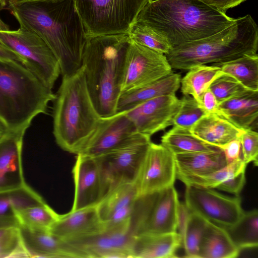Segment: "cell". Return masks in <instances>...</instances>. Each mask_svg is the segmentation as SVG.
<instances>
[{"label":"cell","instance_id":"cell-1","mask_svg":"<svg viewBox=\"0 0 258 258\" xmlns=\"http://www.w3.org/2000/svg\"><path fill=\"white\" fill-rule=\"evenodd\" d=\"M8 7L20 26L33 31L49 46L62 76L81 67L87 36L74 0H23Z\"/></svg>","mask_w":258,"mask_h":258},{"label":"cell","instance_id":"cell-2","mask_svg":"<svg viewBox=\"0 0 258 258\" xmlns=\"http://www.w3.org/2000/svg\"><path fill=\"white\" fill-rule=\"evenodd\" d=\"M235 19L199 0H150L136 22L163 37L172 48L219 32Z\"/></svg>","mask_w":258,"mask_h":258},{"label":"cell","instance_id":"cell-3","mask_svg":"<svg viewBox=\"0 0 258 258\" xmlns=\"http://www.w3.org/2000/svg\"><path fill=\"white\" fill-rule=\"evenodd\" d=\"M131 43L127 33L87 37L82 66L90 96L101 117L116 113Z\"/></svg>","mask_w":258,"mask_h":258},{"label":"cell","instance_id":"cell-4","mask_svg":"<svg viewBox=\"0 0 258 258\" xmlns=\"http://www.w3.org/2000/svg\"><path fill=\"white\" fill-rule=\"evenodd\" d=\"M53 134L63 150L78 154L101 118L90 96L81 67L63 76L53 100Z\"/></svg>","mask_w":258,"mask_h":258},{"label":"cell","instance_id":"cell-5","mask_svg":"<svg viewBox=\"0 0 258 258\" xmlns=\"http://www.w3.org/2000/svg\"><path fill=\"white\" fill-rule=\"evenodd\" d=\"M258 28L249 15L207 37L172 48L165 54L172 69L188 70L199 65L220 66L246 55L256 54Z\"/></svg>","mask_w":258,"mask_h":258},{"label":"cell","instance_id":"cell-6","mask_svg":"<svg viewBox=\"0 0 258 258\" xmlns=\"http://www.w3.org/2000/svg\"><path fill=\"white\" fill-rule=\"evenodd\" d=\"M55 98L23 64L0 59V120L8 130L27 129Z\"/></svg>","mask_w":258,"mask_h":258},{"label":"cell","instance_id":"cell-7","mask_svg":"<svg viewBox=\"0 0 258 258\" xmlns=\"http://www.w3.org/2000/svg\"><path fill=\"white\" fill-rule=\"evenodd\" d=\"M150 0H74L87 36L128 33Z\"/></svg>","mask_w":258,"mask_h":258},{"label":"cell","instance_id":"cell-8","mask_svg":"<svg viewBox=\"0 0 258 258\" xmlns=\"http://www.w3.org/2000/svg\"><path fill=\"white\" fill-rule=\"evenodd\" d=\"M4 8L0 5V12ZM0 43L18 54L23 60V65L46 87L52 89L61 74L60 67L40 37L23 26L18 30H11L0 15Z\"/></svg>","mask_w":258,"mask_h":258},{"label":"cell","instance_id":"cell-9","mask_svg":"<svg viewBox=\"0 0 258 258\" xmlns=\"http://www.w3.org/2000/svg\"><path fill=\"white\" fill-rule=\"evenodd\" d=\"M179 203L174 185L139 196L131 220L134 236L176 232Z\"/></svg>","mask_w":258,"mask_h":258},{"label":"cell","instance_id":"cell-10","mask_svg":"<svg viewBox=\"0 0 258 258\" xmlns=\"http://www.w3.org/2000/svg\"><path fill=\"white\" fill-rule=\"evenodd\" d=\"M152 142L151 137L137 133L127 143L96 158L106 195L124 184L136 183Z\"/></svg>","mask_w":258,"mask_h":258},{"label":"cell","instance_id":"cell-11","mask_svg":"<svg viewBox=\"0 0 258 258\" xmlns=\"http://www.w3.org/2000/svg\"><path fill=\"white\" fill-rule=\"evenodd\" d=\"M172 72L164 54L131 40L125 57L121 94L146 86Z\"/></svg>","mask_w":258,"mask_h":258},{"label":"cell","instance_id":"cell-12","mask_svg":"<svg viewBox=\"0 0 258 258\" xmlns=\"http://www.w3.org/2000/svg\"><path fill=\"white\" fill-rule=\"evenodd\" d=\"M184 197L191 212L223 228L235 223L244 212L239 196H225L211 188L186 185Z\"/></svg>","mask_w":258,"mask_h":258},{"label":"cell","instance_id":"cell-13","mask_svg":"<svg viewBox=\"0 0 258 258\" xmlns=\"http://www.w3.org/2000/svg\"><path fill=\"white\" fill-rule=\"evenodd\" d=\"M134 237L130 220L67 242L82 250L89 258H133Z\"/></svg>","mask_w":258,"mask_h":258},{"label":"cell","instance_id":"cell-14","mask_svg":"<svg viewBox=\"0 0 258 258\" xmlns=\"http://www.w3.org/2000/svg\"><path fill=\"white\" fill-rule=\"evenodd\" d=\"M176 179L173 154L161 144L152 142L136 181L139 196L174 185Z\"/></svg>","mask_w":258,"mask_h":258},{"label":"cell","instance_id":"cell-15","mask_svg":"<svg viewBox=\"0 0 258 258\" xmlns=\"http://www.w3.org/2000/svg\"><path fill=\"white\" fill-rule=\"evenodd\" d=\"M181 102L175 94L162 95L139 104L127 111L126 114L137 132L151 137L173 125Z\"/></svg>","mask_w":258,"mask_h":258},{"label":"cell","instance_id":"cell-16","mask_svg":"<svg viewBox=\"0 0 258 258\" xmlns=\"http://www.w3.org/2000/svg\"><path fill=\"white\" fill-rule=\"evenodd\" d=\"M126 112L101 117L93 134L79 154L96 157L129 141L138 132Z\"/></svg>","mask_w":258,"mask_h":258},{"label":"cell","instance_id":"cell-17","mask_svg":"<svg viewBox=\"0 0 258 258\" xmlns=\"http://www.w3.org/2000/svg\"><path fill=\"white\" fill-rule=\"evenodd\" d=\"M72 174L75 192L72 211L96 206L106 195L100 169L95 157L77 154Z\"/></svg>","mask_w":258,"mask_h":258},{"label":"cell","instance_id":"cell-18","mask_svg":"<svg viewBox=\"0 0 258 258\" xmlns=\"http://www.w3.org/2000/svg\"><path fill=\"white\" fill-rule=\"evenodd\" d=\"M26 128L7 130L0 136V191L26 184L22 146Z\"/></svg>","mask_w":258,"mask_h":258},{"label":"cell","instance_id":"cell-19","mask_svg":"<svg viewBox=\"0 0 258 258\" xmlns=\"http://www.w3.org/2000/svg\"><path fill=\"white\" fill-rule=\"evenodd\" d=\"M23 245L29 257L89 258L82 250L50 233L19 227Z\"/></svg>","mask_w":258,"mask_h":258},{"label":"cell","instance_id":"cell-20","mask_svg":"<svg viewBox=\"0 0 258 258\" xmlns=\"http://www.w3.org/2000/svg\"><path fill=\"white\" fill-rule=\"evenodd\" d=\"M139 197L136 182L120 185L108 193L97 205L104 228L130 221Z\"/></svg>","mask_w":258,"mask_h":258},{"label":"cell","instance_id":"cell-21","mask_svg":"<svg viewBox=\"0 0 258 258\" xmlns=\"http://www.w3.org/2000/svg\"><path fill=\"white\" fill-rule=\"evenodd\" d=\"M104 228L96 206L58 214L49 231L69 241L94 234Z\"/></svg>","mask_w":258,"mask_h":258},{"label":"cell","instance_id":"cell-22","mask_svg":"<svg viewBox=\"0 0 258 258\" xmlns=\"http://www.w3.org/2000/svg\"><path fill=\"white\" fill-rule=\"evenodd\" d=\"M219 107L225 118L236 126L257 130L258 91L246 90L219 102Z\"/></svg>","mask_w":258,"mask_h":258},{"label":"cell","instance_id":"cell-23","mask_svg":"<svg viewBox=\"0 0 258 258\" xmlns=\"http://www.w3.org/2000/svg\"><path fill=\"white\" fill-rule=\"evenodd\" d=\"M190 131L203 141L220 148L239 138L244 129L236 126L223 117L206 113L195 123Z\"/></svg>","mask_w":258,"mask_h":258},{"label":"cell","instance_id":"cell-24","mask_svg":"<svg viewBox=\"0 0 258 258\" xmlns=\"http://www.w3.org/2000/svg\"><path fill=\"white\" fill-rule=\"evenodd\" d=\"M181 246L177 232L134 236L132 252L133 258L176 257V252Z\"/></svg>","mask_w":258,"mask_h":258},{"label":"cell","instance_id":"cell-25","mask_svg":"<svg viewBox=\"0 0 258 258\" xmlns=\"http://www.w3.org/2000/svg\"><path fill=\"white\" fill-rule=\"evenodd\" d=\"M173 156L177 179L208 174L227 165L221 149L214 152H188Z\"/></svg>","mask_w":258,"mask_h":258},{"label":"cell","instance_id":"cell-26","mask_svg":"<svg viewBox=\"0 0 258 258\" xmlns=\"http://www.w3.org/2000/svg\"><path fill=\"white\" fill-rule=\"evenodd\" d=\"M181 79L179 74L172 72L146 86L121 94L118 101L116 112L128 111L156 97L175 94L180 87Z\"/></svg>","mask_w":258,"mask_h":258},{"label":"cell","instance_id":"cell-27","mask_svg":"<svg viewBox=\"0 0 258 258\" xmlns=\"http://www.w3.org/2000/svg\"><path fill=\"white\" fill-rule=\"evenodd\" d=\"M239 252L223 227L207 221L199 244L198 258H234Z\"/></svg>","mask_w":258,"mask_h":258},{"label":"cell","instance_id":"cell-28","mask_svg":"<svg viewBox=\"0 0 258 258\" xmlns=\"http://www.w3.org/2000/svg\"><path fill=\"white\" fill-rule=\"evenodd\" d=\"M161 145L173 154L188 152H214L220 148L209 144L194 136L190 130L174 126L166 132Z\"/></svg>","mask_w":258,"mask_h":258},{"label":"cell","instance_id":"cell-29","mask_svg":"<svg viewBox=\"0 0 258 258\" xmlns=\"http://www.w3.org/2000/svg\"><path fill=\"white\" fill-rule=\"evenodd\" d=\"M223 74L221 68L216 66L194 67L181 79V91L183 95L192 96L199 104L203 94L211 83Z\"/></svg>","mask_w":258,"mask_h":258},{"label":"cell","instance_id":"cell-30","mask_svg":"<svg viewBox=\"0 0 258 258\" xmlns=\"http://www.w3.org/2000/svg\"><path fill=\"white\" fill-rule=\"evenodd\" d=\"M45 203L27 184L0 191V217L16 218V213L27 207Z\"/></svg>","mask_w":258,"mask_h":258},{"label":"cell","instance_id":"cell-31","mask_svg":"<svg viewBox=\"0 0 258 258\" xmlns=\"http://www.w3.org/2000/svg\"><path fill=\"white\" fill-rule=\"evenodd\" d=\"M224 228L240 251L257 247L258 212L256 209L244 212L235 223Z\"/></svg>","mask_w":258,"mask_h":258},{"label":"cell","instance_id":"cell-32","mask_svg":"<svg viewBox=\"0 0 258 258\" xmlns=\"http://www.w3.org/2000/svg\"><path fill=\"white\" fill-rule=\"evenodd\" d=\"M225 74L236 79L246 89L258 91V55H246L220 66Z\"/></svg>","mask_w":258,"mask_h":258},{"label":"cell","instance_id":"cell-33","mask_svg":"<svg viewBox=\"0 0 258 258\" xmlns=\"http://www.w3.org/2000/svg\"><path fill=\"white\" fill-rule=\"evenodd\" d=\"M58 215L44 203L18 212L16 218L20 227L33 230H49Z\"/></svg>","mask_w":258,"mask_h":258},{"label":"cell","instance_id":"cell-34","mask_svg":"<svg viewBox=\"0 0 258 258\" xmlns=\"http://www.w3.org/2000/svg\"><path fill=\"white\" fill-rule=\"evenodd\" d=\"M246 165L241 157L209 174L182 177L178 179L181 181L185 185L215 188L218 185L230 177L245 171Z\"/></svg>","mask_w":258,"mask_h":258},{"label":"cell","instance_id":"cell-35","mask_svg":"<svg viewBox=\"0 0 258 258\" xmlns=\"http://www.w3.org/2000/svg\"><path fill=\"white\" fill-rule=\"evenodd\" d=\"M207 221L196 213L191 212L189 214L181 243L184 257L198 258L199 244Z\"/></svg>","mask_w":258,"mask_h":258},{"label":"cell","instance_id":"cell-36","mask_svg":"<svg viewBox=\"0 0 258 258\" xmlns=\"http://www.w3.org/2000/svg\"><path fill=\"white\" fill-rule=\"evenodd\" d=\"M128 34L133 42L164 54L172 49L165 38L151 28L137 22L132 26Z\"/></svg>","mask_w":258,"mask_h":258},{"label":"cell","instance_id":"cell-37","mask_svg":"<svg viewBox=\"0 0 258 258\" xmlns=\"http://www.w3.org/2000/svg\"><path fill=\"white\" fill-rule=\"evenodd\" d=\"M173 125L190 130L195 123L206 114L198 102L190 95H183Z\"/></svg>","mask_w":258,"mask_h":258},{"label":"cell","instance_id":"cell-38","mask_svg":"<svg viewBox=\"0 0 258 258\" xmlns=\"http://www.w3.org/2000/svg\"><path fill=\"white\" fill-rule=\"evenodd\" d=\"M209 89L213 93L218 103L248 90L236 79L225 73L217 78Z\"/></svg>","mask_w":258,"mask_h":258},{"label":"cell","instance_id":"cell-39","mask_svg":"<svg viewBox=\"0 0 258 258\" xmlns=\"http://www.w3.org/2000/svg\"><path fill=\"white\" fill-rule=\"evenodd\" d=\"M29 257L21 241L19 227L0 240V257Z\"/></svg>","mask_w":258,"mask_h":258},{"label":"cell","instance_id":"cell-40","mask_svg":"<svg viewBox=\"0 0 258 258\" xmlns=\"http://www.w3.org/2000/svg\"><path fill=\"white\" fill-rule=\"evenodd\" d=\"M241 146L242 158L247 164L253 162L258 165V134L251 129H245L239 137Z\"/></svg>","mask_w":258,"mask_h":258},{"label":"cell","instance_id":"cell-41","mask_svg":"<svg viewBox=\"0 0 258 258\" xmlns=\"http://www.w3.org/2000/svg\"><path fill=\"white\" fill-rule=\"evenodd\" d=\"M245 172H241L230 177L215 188L239 196L246 182Z\"/></svg>","mask_w":258,"mask_h":258},{"label":"cell","instance_id":"cell-42","mask_svg":"<svg viewBox=\"0 0 258 258\" xmlns=\"http://www.w3.org/2000/svg\"><path fill=\"white\" fill-rule=\"evenodd\" d=\"M199 104L206 113L214 114L225 118L219 107L218 101L210 89L204 93Z\"/></svg>","mask_w":258,"mask_h":258},{"label":"cell","instance_id":"cell-43","mask_svg":"<svg viewBox=\"0 0 258 258\" xmlns=\"http://www.w3.org/2000/svg\"><path fill=\"white\" fill-rule=\"evenodd\" d=\"M227 164L242 157L241 146L239 138L235 139L221 146Z\"/></svg>","mask_w":258,"mask_h":258},{"label":"cell","instance_id":"cell-44","mask_svg":"<svg viewBox=\"0 0 258 258\" xmlns=\"http://www.w3.org/2000/svg\"><path fill=\"white\" fill-rule=\"evenodd\" d=\"M209 7L226 14L229 9L235 7L246 0H199Z\"/></svg>","mask_w":258,"mask_h":258},{"label":"cell","instance_id":"cell-45","mask_svg":"<svg viewBox=\"0 0 258 258\" xmlns=\"http://www.w3.org/2000/svg\"><path fill=\"white\" fill-rule=\"evenodd\" d=\"M191 212L185 203L179 202L177 210L176 232L180 236L181 243L186 221Z\"/></svg>","mask_w":258,"mask_h":258},{"label":"cell","instance_id":"cell-46","mask_svg":"<svg viewBox=\"0 0 258 258\" xmlns=\"http://www.w3.org/2000/svg\"><path fill=\"white\" fill-rule=\"evenodd\" d=\"M0 59L15 61L23 64V60L18 54L1 43H0Z\"/></svg>","mask_w":258,"mask_h":258},{"label":"cell","instance_id":"cell-47","mask_svg":"<svg viewBox=\"0 0 258 258\" xmlns=\"http://www.w3.org/2000/svg\"><path fill=\"white\" fill-rule=\"evenodd\" d=\"M19 226V223L15 218L0 217V228Z\"/></svg>","mask_w":258,"mask_h":258},{"label":"cell","instance_id":"cell-48","mask_svg":"<svg viewBox=\"0 0 258 258\" xmlns=\"http://www.w3.org/2000/svg\"><path fill=\"white\" fill-rule=\"evenodd\" d=\"M17 227H18L0 228V240L11 233Z\"/></svg>","mask_w":258,"mask_h":258},{"label":"cell","instance_id":"cell-49","mask_svg":"<svg viewBox=\"0 0 258 258\" xmlns=\"http://www.w3.org/2000/svg\"><path fill=\"white\" fill-rule=\"evenodd\" d=\"M22 0H0V5L5 8L7 6L20 2Z\"/></svg>","mask_w":258,"mask_h":258},{"label":"cell","instance_id":"cell-50","mask_svg":"<svg viewBox=\"0 0 258 258\" xmlns=\"http://www.w3.org/2000/svg\"><path fill=\"white\" fill-rule=\"evenodd\" d=\"M7 130L5 124L0 120V136Z\"/></svg>","mask_w":258,"mask_h":258},{"label":"cell","instance_id":"cell-51","mask_svg":"<svg viewBox=\"0 0 258 258\" xmlns=\"http://www.w3.org/2000/svg\"><path fill=\"white\" fill-rule=\"evenodd\" d=\"M23 1V0H22Z\"/></svg>","mask_w":258,"mask_h":258}]
</instances>
